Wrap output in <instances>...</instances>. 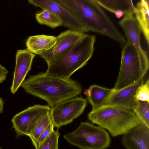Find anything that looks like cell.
Wrapping results in <instances>:
<instances>
[{
	"instance_id": "cell-1",
	"label": "cell",
	"mask_w": 149,
	"mask_h": 149,
	"mask_svg": "<svg viewBox=\"0 0 149 149\" xmlns=\"http://www.w3.org/2000/svg\"><path fill=\"white\" fill-rule=\"evenodd\" d=\"M27 93L46 101L51 107L60 102L77 97L82 90L78 82L40 72L29 76L21 86Z\"/></svg>"
},
{
	"instance_id": "cell-2",
	"label": "cell",
	"mask_w": 149,
	"mask_h": 149,
	"mask_svg": "<svg viewBox=\"0 0 149 149\" xmlns=\"http://www.w3.org/2000/svg\"><path fill=\"white\" fill-rule=\"evenodd\" d=\"M74 15L88 31L105 36L124 45L125 36L95 0H56Z\"/></svg>"
},
{
	"instance_id": "cell-3",
	"label": "cell",
	"mask_w": 149,
	"mask_h": 149,
	"mask_svg": "<svg viewBox=\"0 0 149 149\" xmlns=\"http://www.w3.org/2000/svg\"><path fill=\"white\" fill-rule=\"evenodd\" d=\"M95 36L85 34L79 41L60 56L47 63L45 72L60 77L69 78L87 63L92 56Z\"/></svg>"
},
{
	"instance_id": "cell-4",
	"label": "cell",
	"mask_w": 149,
	"mask_h": 149,
	"mask_svg": "<svg viewBox=\"0 0 149 149\" xmlns=\"http://www.w3.org/2000/svg\"><path fill=\"white\" fill-rule=\"evenodd\" d=\"M88 118L113 137L123 135L142 123L133 111L113 105H105L92 111Z\"/></svg>"
},
{
	"instance_id": "cell-5",
	"label": "cell",
	"mask_w": 149,
	"mask_h": 149,
	"mask_svg": "<svg viewBox=\"0 0 149 149\" xmlns=\"http://www.w3.org/2000/svg\"><path fill=\"white\" fill-rule=\"evenodd\" d=\"M149 64L143 61L135 48L130 43L124 45L121 52L120 71L114 90H118L143 79Z\"/></svg>"
},
{
	"instance_id": "cell-6",
	"label": "cell",
	"mask_w": 149,
	"mask_h": 149,
	"mask_svg": "<svg viewBox=\"0 0 149 149\" xmlns=\"http://www.w3.org/2000/svg\"><path fill=\"white\" fill-rule=\"evenodd\" d=\"M63 137L70 144L81 149H106L111 143L106 130L87 122L81 123L75 130Z\"/></svg>"
},
{
	"instance_id": "cell-7",
	"label": "cell",
	"mask_w": 149,
	"mask_h": 149,
	"mask_svg": "<svg viewBox=\"0 0 149 149\" xmlns=\"http://www.w3.org/2000/svg\"><path fill=\"white\" fill-rule=\"evenodd\" d=\"M86 104L85 99L76 97L51 107L50 113L54 127L58 128L71 123L83 113Z\"/></svg>"
},
{
	"instance_id": "cell-8",
	"label": "cell",
	"mask_w": 149,
	"mask_h": 149,
	"mask_svg": "<svg viewBox=\"0 0 149 149\" xmlns=\"http://www.w3.org/2000/svg\"><path fill=\"white\" fill-rule=\"evenodd\" d=\"M48 105L35 104L15 115L11 119L17 134L29 136L42 116L51 111Z\"/></svg>"
},
{
	"instance_id": "cell-9",
	"label": "cell",
	"mask_w": 149,
	"mask_h": 149,
	"mask_svg": "<svg viewBox=\"0 0 149 149\" xmlns=\"http://www.w3.org/2000/svg\"><path fill=\"white\" fill-rule=\"evenodd\" d=\"M29 3L43 10L48 9L58 16L62 22V26L69 29L83 33L88 31L80 21L56 0H28Z\"/></svg>"
},
{
	"instance_id": "cell-10",
	"label": "cell",
	"mask_w": 149,
	"mask_h": 149,
	"mask_svg": "<svg viewBox=\"0 0 149 149\" xmlns=\"http://www.w3.org/2000/svg\"><path fill=\"white\" fill-rule=\"evenodd\" d=\"M85 33L68 29L61 32L56 37V42L50 49L40 56L47 64L68 49L84 36Z\"/></svg>"
},
{
	"instance_id": "cell-11",
	"label": "cell",
	"mask_w": 149,
	"mask_h": 149,
	"mask_svg": "<svg viewBox=\"0 0 149 149\" xmlns=\"http://www.w3.org/2000/svg\"><path fill=\"white\" fill-rule=\"evenodd\" d=\"M123 29L127 39V42L132 45L136 49L141 60L149 64L146 52L142 48L140 41L141 30L133 14L125 15L118 22Z\"/></svg>"
},
{
	"instance_id": "cell-12",
	"label": "cell",
	"mask_w": 149,
	"mask_h": 149,
	"mask_svg": "<svg viewBox=\"0 0 149 149\" xmlns=\"http://www.w3.org/2000/svg\"><path fill=\"white\" fill-rule=\"evenodd\" d=\"M35 56L34 54L27 49L17 51L15 67L10 89L12 94L17 92L24 81L27 73L31 69Z\"/></svg>"
},
{
	"instance_id": "cell-13",
	"label": "cell",
	"mask_w": 149,
	"mask_h": 149,
	"mask_svg": "<svg viewBox=\"0 0 149 149\" xmlns=\"http://www.w3.org/2000/svg\"><path fill=\"white\" fill-rule=\"evenodd\" d=\"M144 82L143 79L118 90H114L107 99L105 105L119 106L133 111L139 100L135 95L139 87Z\"/></svg>"
},
{
	"instance_id": "cell-14",
	"label": "cell",
	"mask_w": 149,
	"mask_h": 149,
	"mask_svg": "<svg viewBox=\"0 0 149 149\" xmlns=\"http://www.w3.org/2000/svg\"><path fill=\"white\" fill-rule=\"evenodd\" d=\"M121 141L126 149H149V128L141 123L123 134Z\"/></svg>"
},
{
	"instance_id": "cell-15",
	"label": "cell",
	"mask_w": 149,
	"mask_h": 149,
	"mask_svg": "<svg viewBox=\"0 0 149 149\" xmlns=\"http://www.w3.org/2000/svg\"><path fill=\"white\" fill-rule=\"evenodd\" d=\"M56 42V37L42 34L29 37L26 45L28 51L40 55L51 49Z\"/></svg>"
},
{
	"instance_id": "cell-16",
	"label": "cell",
	"mask_w": 149,
	"mask_h": 149,
	"mask_svg": "<svg viewBox=\"0 0 149 149\" xmlns=\"http://www.w3.org/2000/svg\"><path fill=\"white\" fill-rule=\"evenodd\" d=\"M95 1L100 6L114 13L118 18L134 13L135 6L131 0Z\"/></svg>"
},
{
	"instance_id": "cell-17",
	"label": "cell",
	"mask_w": 149,
	"mask_h": 149,
	"mask_svg": "<svg viewBox=\"0 0 149 149\" xmlns=\"http://www.w3.org/2000/svg\"><path fill=\"white\" fill-rule=\"evenodd\" d=\"M113 90V88H107L96 85L91 86L85 94L92 106V111L105 105Z\"/></svg>"
},
{
	"instance_id": "cell-18",
	"label": "cell",
	"mask_w": 149,
	"mask_h": 149,
	"mask_svg": "<svg viewBox=\"0 0 149 149\" xmlns=\"http://www.w3.org/2000/svg\"><path fill=\"white\" fill-rule=\"evenodd\" d=\"M149 7L148 0H140L135 7L133 13L148 46L149 44Z\"/></svg>"
},
{
	"instance_id": "cell-19",
	"label": "cell",
	"mask_w": 149,
	"mask_h": 149,
	"mask_svg": "<svg viewBox=\"0 0 149 149\" xmlns=\"http://www.w3.org/2000/svg\"><path fill=\"white\" fill-rule=\"evenodd\" d=\"M36 18L40 24L45 25L52 28L62 26V20L60 17L50 10L45 9L36 14Z\"/></svg>"
},
{
	"instance_id": "cell-20",
	"label": "cell",
	"mask_w": 149,
	"mask_h": 149,
	"mask_svg": "<svg viewBox=\"0 0 149 149\" xmlns=\"http://www.w3.org/2000/svg\"><path fill=\"white\" fill-rule=\"evenodd\" d=\"M50 112V111H48L42 116L29 136L34 146L40 134L52 122Z\"/></svg>"
},
{
	"instance_id": "cell-21",
	"label": "cell",
	"mask_w": 149,
	"mask_h": 149,
	"mask_svg": "<svg viewBox=\"0 0 149 149\" xmlns=\"http://www.w3.org/2000/svg\"><path fill=\"white\" fill-rule=\"evenodd\" d=\"M133 111L141 123L149 128V102L139 100Z\"/></svg>"
},
{
	"instance_id": "cell-22",
	"label": "cell",
	"mask_w": 149,
	"mask_h": 149,
	"mask_svg": "<svg viewBox=\"0 0 149 149\" xmlns=\"http://www.w3.org/2000/svg\"><path fill=\"white\" fill-rule=\"evenodd\" d=\"M60 133L54 130L36 149H58Z\"/></svg>"
},
{
	"instance_id": "cell-23",
	"label": "cell",
	"mask_w": 149,
	"mask_h": 149,
	"mask_svg": "<svg viewBox=\"0 0 149 149\" xmlns=\"http://www.w3.org/2000/svg\"><path fill=\"white\" fill-rule=\"evenodd\" d=\"M138 100L149 102V80L148 79L137 88L135 95Z\"/></svg>"
},
{
	"instance_id": "cell-24",
	"label": "cell",
	"mask_w": 149,
	"mask_h": 149,
	"mask_svg": "<svg viewBox=\"0 0 149 149\" xmlns=\"http://www.w3.org/2000/svg\"><path fill=\"white\" fill-rule=\"evenodd\" d=\"M54 127L52 122L49 124L39 137L34 146L36 149L49 134L54 130Z\"/></svg>"
},
{
	"instance_id": "cell-25",
	"label": "cell",
	"mask_w": 149,
	"mask_h": 149,
	"mask_svg": "<svg viewBox=\"0 0 149 149\" xmlns=\"http://www.w3.org/2000/svg\"><path fill=\"white\" fill-rule=\"evenodd\" d=\"M8 73L7 69L0 63V83L5 81Z\"/></svg>"
},
{
	"instance_id": "cell-26",
	"label": "cell",
	"mask_w": 149,
	"mask_h": 149,
	"mask_svg": "<svg viewBox=\"0 0 149 149\" xmlns=\"http://www.w3.org/2000/svg\"><path fill=\"white\" fill-rule=\"evenodd\" d=\"M4 102L3 98L0 97V114L3 111Z\"/></svg>"
},
{
	"instance_id": "cell-27",
	"label": "cell",
	"mask_w": 149,
	"mask_h": 149,
	"mask_svg": "<svg viewBox=\"0 0 149 149\" xmlns=\"http://www.w3.org/2000/svg\"><path fill=\"white\" fill-rule=\"evenodd\" d=\"M0 149H2V148L1 147H0Z\"/></svg>"
}]
</instances>
